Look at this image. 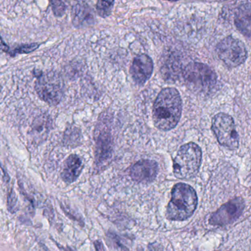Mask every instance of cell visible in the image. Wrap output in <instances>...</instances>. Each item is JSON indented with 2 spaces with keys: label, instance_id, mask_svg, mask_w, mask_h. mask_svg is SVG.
Listing matches in <instances>:
<instances>
[{
  "label": "cell",
  "instance_id": "4",
  "mask_svg": "<svg viewBox=\"0 0 251 251\" xmlns=\"http://www.w3.org/2000/svg\"><path fill=\"white\" fill-rule=\"evenodd\" d=\"M183 77L188 88L201 93H208L217 84V75L214 70L202 63L188 64L183 71Z\"/></svg>",
  "mask_w": 251,
  "mask_h": 251
},
{
  "label": "cell",
  "instance_id": "17",
  "mask_svg": "<svg viewBox=\"0 0 251 251\" xmlns=\"http://www.w3.org/2000/svg\"><path fill=\"white\" fill-rule=\"evenodd\" d=\"M40 46V44H28V45H23L16 48L14 50L9 52L11 55H16V54H27L33 52Z\"/></svg>",
  "mask_w": 251,
  "mask_h": 251
},
{
  "label": "cell",
  "instance_id": "3",
  "mask_svg": "<svg viewBox=\"0 0 251 251\" xmlns=\"http://www.w3.org/2000/svg\"><path fill=\"white\" fill-rule=\"evenodd\" d=\"M202 162V150L194 142L180 147L173 163V173L177 178L189 180L195 177Z\"/></svg>",
  "mask_w": 251,
  "mask_h": 251
},
{
  "label": "cell",
  "instance_id": "11",
  "mask_svg": "<svg viewBox=\"0 0 251 251\" xmlns=\"http://www.w3.org/2000/svg\"><path fill=\"white\" fill-rule=\"evenodd\" d=\"M83 167V162L78 155L75 154L70 155L66 160L64 170L61 173L63 180L67 183L75 181L80 176Z\"/></svg>",
  "mask_w": 251,
  "mask_h": 251
},
{
  "label": "cell",
  "instance_id": "6",
  "mask_svg": "<svg viewBox=\"0 0 251 251\" xmlns=\"http://www.w3.org/2000/svg\"><path fill=\"white\" fill-rule=\"evenodd\" d=\"M219 58L227 67H239L246 61L248 53L243 42L233 36H229L219 42L216 47Z\"/></svg>",
  "mask_w": 251,
  "mask_h": 251
},
{
  "label": "cell",
  "instance_id": "18",
  "mask_svg": "<svg viewBox=\"0 0 251 251\" xmlns=\"http://www.w3.org/2000/svg\"><path fill=\"white\" fill-rule=\"evenodd\" d=\"M17 198L14 189L11 190L8 197V208L11 213H15L17 211Z\"/></svg>",
  "mask_w": 251,
  "mask_h": 251
},
{
  "label": "cell",
  "instance_id": "14",
  "mask_svg": "<svg viewBox=\"0 0 251 251\" xmlns=\"http://www.w3.org/2000/svg\"><path fill=\"white\" fill-rule=\"evenodd\" d=\"M49 124L50 121L48 117H41L36 119L33 126V132L35 137L43 139L44 135L47 136L49 132L48 130V127H50Z\"/></svg>",
  "mask_w": 251,
  "mask_h": 251
},
{
  "label": "cell",
  "instance_id": "13",
  "mask_svg": "<svg viewBox=\"0 0 251 251\" xmlns=\"http://www.w3.org/2000/svg\"><path fill=\"white\" fill-rule=\"evenodd\" d=\"M92 13L90 8L86 4H77L74 7V10H73V14H74L73 22L76 25H83L84 23L93 20Z\"/></svg>",
  "mask_w": 251,
  "mask_h": 251
},
{
  "label": "cell",
  "instance_id": "5",
  "mask_svg": "<svg viewBox=\"0 0 251 251\" xmlns=\"http://www.w3.org/2000/svg\"><path fill=\"white\" fill-rule=\"evenodd\" d=\"M211 129L220 145L230 151L237 149L239 136L231 116L225 113L216 114L211 122Z\"/></svg>",
  "mask_w": 251,
  "mask_h": 251
},
{
  "label": "cell",
  "instance_id": "10",
  "mask_svg": "<svg viewBox=\"0 0 251 251\" xmlns=\"http://www.w3.org/2000/svg\"><path fill=\"white\" fill-rule=\"evenodd\" d=\"M158 163L153 160L144 159L136 162L130 170V176L138 183H151L156 178Z\"/></svg>",
  "mask_w": 251,
  "mask_h": 251
},
{
  "label": "cell",
  "instance_id": "9",
  "mask_svg": "<svg viewBox=\"0 0 251 251\" xmlns=\"http://www.w3.org/2000/svg\"><path fill=\"white\" fill-rule=\"evenodd\" d=\"M152 72L153 61L151 57L145 54L137 55L133 59L130 69L132 78L139 86L145 84L151 78Z\"/></svg>",
  "mask_w": 251,
  "mask_h": 251
},
{
  "label": "cell",
  "instance_id": "20",
  "mask_svg": "<svg viewBox=\"0 0 251 251\" xmlns=\"http://www.w3.org/2000/svg\"><path fill=\"white\" fill-rule=\"evenodd\" d=\"M98 244H99V246H100V245H102V244H101L100 242H98ZM95 248H96L97 250H103L104 249L103 247L101 246V248H100V247H98V245H96V246H95Z\"/></svg>",
  "mask_w": 251,
  "mask_h": 251
},
{
  "label": "cell",
  "instance_id": "8",
  "mask_svg": "<svg viewBox=\"0 0 251 251\" xmlns=\"http://www.w3.org/2000/svg\"><path fill=\"white\" fill-rule=\"evenodd\" d=\"M36 83V89L41 99L52 105L61 100L62 90L59 80L55 76L46 75L40 76Z\"/></svg>",
  "mask_w": 251,
  "mask_h": 251
},
{
  "label": "cell",
  "instance_id": "15",
  "mask_svg": "<svg viewBox=\"0 0 251 251\" xmlns=\"http://www.w3.org/2000/svg\"><path fill=\"white\" fill-rule=\"evenodd\" d=\"M115 0H98L97 11L100 17L106 18L111 15Z\"/></svg>",
  "mask_w": 251,
  "mask_h": 251
},
{
  "label": "cell",
  "instance_id": "12",
  "mask_svg": "<svg viewBox=\"0 0 251 251\" xmlns=\"http://www.w3.org/2000/svg\"><path fill=\"white\" fill-rule=\"evenodd\" d=\"M238 30L246 37H251V5L248 2L239 8L234 20Z\"/></svg>",
  "mask_w": 251,
  "mask_h": 251
},
{
  "label": "cell",
  "instance_id": "2",
  "mask_svg": "<svg viewBox=\"0 0 251 251\" xmlns=\"http://www.w3.org/2000/svg\"><path fill=\"white\" fill-rule=\"evenodd\" d=\"M198 202V195L192 186L184 183H177L172 190L166 217L172 221H184L193 215Z\"/></svg>",
  "mask_w": 251,
  "mask_h": 251
},
{
  "label": "cell",
  "instance_id": "1",
  "mask_svg": "<svg viewBox=\"0 0 251 251\" xmlns=\"http://www.w3.org/2000/svg\"><path fill=\"white\" fill-rule=\"evenodd\" d=\"M182 114V100L175 88H165L154 102L152 120L157 128L168 131L177 126Z\"/></svg>",
  "mask_w": 251,
  "mask_h": 251
},
{
  "label": "cell",
  "instance_id": "7",
  "mask_svg": "<svg viewBox=\"0 0 251 251\" xmlns=\"http://www.w3.org/2000/svg\"><path fill=\"white\" fill-rule=\"evenodd\" d=\"M245 208V201L242 198H236L230 200L211 214L208 220L209 224L217 226L231 224L240 217Z\"/></svg>",
  "mask_w": 251,
  "mask_h": 251
},
{
  "label": "cell",
  "instance_id": "19",
  "mask_svg": "<svg viewBox=\"0 0 251 251\" xmlns=\"http://www.w3.org/2000/svg\"><path fill=\"white\" fill-rule=\"evenodd\" d=\"M9 52V48L7 46L6 44L3 42V40L0 38V52Z\"/></svg>",
  "mask_w": 251,
  "mask_h": 251
},
{
  "label": "cell",
  "instance_id": "21",
  "mask_svg": "<svg viewBox=\"0 0 251 251\" xmlns=\"http://www.w3.org/2000/svg\"><path fill=\"white\" fill-rule=\"evenodd\" d=\"M168 1H171V2H176V1H177V0H168Z\"/></svg>",
  "mask_w": 251,
  "mask_h": 251
},
{
  "label": "cell",
  "instance_id": "16",
  "mask_svg": "<svg viewBox=\"0 0 251 251\" xmlns=\"http://www.w3.org/2000/svg\"><path fill=\"white\" fill-rule=\"evenodd\" d=\"M52 11L56 17H62L67 9L65 0H50Z\"/></svg>",
  "mask_w": 251,
  "mask_h": 251
}]
</instances>
